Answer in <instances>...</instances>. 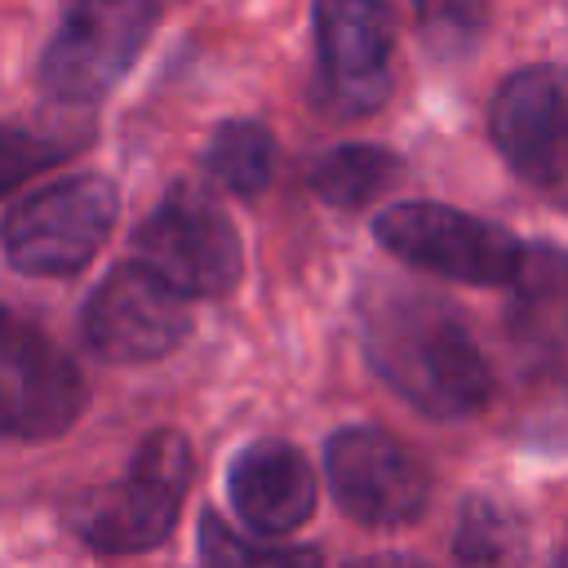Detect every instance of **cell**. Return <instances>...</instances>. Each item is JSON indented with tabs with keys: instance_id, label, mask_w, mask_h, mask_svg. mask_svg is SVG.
Masks as SVG:
<instances>
[{
	"instance_id": "1",
	"label": "cell",
	"mask_w": 568,
	"mask_h": 568,
	"mask_svg": "<svg viewBox=\"0 0 568 568\" xmlns=\"http://www.w3.org/2000/svg\"><path fill=\"white\" fill-rule=\"evenodd\" d=\"M359 333L373 368L430 417H466L493 395L488 359L439 297L390 288L364 302Z\"/></svg>"
},
{
	"instance_id": "2",
	"label": "cell",
	"mask_w": 568,
	"mask_h": 568,
	"mask_svg": "<svg viewBox=\"0 0 568 568\" xmlns=\"http://www.w3.org/2000/svg\"><path fill=\"white\" fill-rule=\"evenodd\" d=\"M191 484V444L178 430H155L129 462V475L111 488H93L71 510V528L111 555L160 546L182 510Z\"/></svg>"
},
{
	"instance_id": "3",
	"label": "cell",
	"mask_w": 568,
	"mask_h": 568,
	"mask_svg": "<svg viewBox=\"0 0 568 568\" xmlns=\"http://www.w3.org/2000/svg\"><path fill=\"white\" fill-rule=\"evenodd\" d=\"M155 0H58V31L40 58V84L62 106L98 102L151 36Z\"/></svg>"
},
{
	"instance_id": "4",
	"label": "cell",
	"mask_w": 568,
	"mask_h": 568,
	"mask_svg": "<svg viewBox=\"0 0 568 568\" xmlns=\"http://www.w3.org/2000/svg\"><path fill=\"white\" fill-rule=\"evenodd\" d=\"M115 226V186L98 173L62 178L4 217V253L27 275H71L80 271Z\"/></svg>"
},
{
	"instance_id": "5",
	"label": "cell",
	"mask_w": 568,
	"mask_h": 568,
	"mask_svg": "<svg viewBox=\"0 0 568 568\" xmlns=\"http://www.w3.org/2000/svg\"><path fill=\"white\" fill-rule=\"evenodd\" d=\"M133 253L182 297H222L240 280V235L231 217L195 186H173L138 226Z\"/></svg>"
},
{
	"instance_id": "6",
	"label": "cell",
	"mask_w": 568,
	"mask_h": 568,
	"mask_svg": "<svg viewBox=\"0 0 568 568\" xmlns=\"http://www.w3.org/2000/svg\"><path fill=\"white\" fill-rule=\"evenodd\" d=\"M377 244L462 284H510L524 253L510 231L448 204H390L377 217Z\"/></svg>"
},
{
	"instance_id": "7",
	"label": "cell",
	"mask_w": 568,
	"mask_h": 568,
	"mask_svg": "<svg viewBox=\"0 0 568 568\" xmlns=\"http://www.w3.org/2000/svg\"><path fill=\"white\" fill-rule=\"evenodd\" d=\"M84 408V377L31 320L0 306V435L49 439Z\"/></svg>"
},
{
	"instance_id": "8",
	"label": "cell",
	"mask_w": 568,
	"mask_h": 568,
	"mask_svg": "<svg viewBox=\"0 0 568 568\" xmlns=\"http://www.w3.org/2000/svg\"><path fill=\"white\" fill-rule=\"evenodd\" d=\"M191 328V306L142 262L115 266L84 306V342L111 364L169 355Z\"/></svg>"
},
{
	"instance_id": "9",
	"label": "cell",
	"mask_w": 568,
	"mask_h": 568,
	"mask_svg": "<svg viewBox=\"0 0 568 568\" xmlns=\"http://www.w3.org/2000/svg\"><path fill=\"white\" fill-rule=\"evenodd\" d=\"M390 13L382 0H315L320 98L337 115H364L390 93Z\"/></svg>"
},
{
	"instance_id": "10",
	"label": "cell",
	"mask_w": 568,
	"mask_h": 568,
	"mask_svg": "<svg viewBox=\"0 0 568 568\" xmlns=\"http://www.w3.org/2000/svg\"><path fill=\"white\" fill-rule=\"evenodd\" d=\"M324 470H328L337 506L351 519L373 524V528H395V524L417 519L430 493V479L413 462V453L373 426L337 430L324 448Z\"/></svg>"
},
{
	"instance_id": "11",
	"label": "cell",
	"mask_w": 568,
	"mask_h": 568,
	"mask_svg": "<svg viewBox=\"0 0 568 568\" xmlns=\"http://www.w3.org/2000/svg\"><path fill=\"white\" fill-rule=\"evenodd\" d=\"M488 129L519 178L559 182L568 173V67H524L501 80Z\"/></svg>"
},
{
	"instance_id": "12",
	"label": "cell",
	"mask_w": 568,
	"mask_h": 568,
	"mask_svg": "<svg viewBox=\"0 0 568 568\" xmlns=\"http://www.w3.org/2000/svg\"><path fill=\"white\" fill-rule=\"evenodd\" d=\"M226 493L248 528L288 532L306 524V515L315 510V470L293 444L262 439V444H248L231 462Z\"/></svg>"
},
{
	"instance_id": "13",
	"label": "cell",
	"mask_w": 568,
	"mask_h": 568,
	"mask_svg": "<svg viewBox=\"0 0 568 568\" xmlns=\"http://www.w3.org/2000/svg\"><path fill=\"white\" fill-rule=\"evenodd\" d=\"M510 333L532 351L568 346V253L532 244L510 275Z\"/></svg>"
},
{
	"instance_id": "14",
	"label": "cell",
	"mask_w": 568,
	"mask_h": 568,
	"mask_svg": "<svg viewBox=\"0 0 568 568\" xmlns=\"http://www.w3.org/2000/svg\"><path fill=\"white\" fill-rule=\"evenodd\" d=\"M453 555L462 568H524L528 559L524 519L497 497H466L457 510Z\"/></svg>"
},
{
	"instance_id": "15",
	"label": "cell",
	"mask_w": 568,
	"mask_h": 568,
	"mask_svg": "<svg viewBox=\"0 0 568 568\" xmlns=\"http://www.w3.org/2000/svg\"><path fill=\"white\" fill-rule=\"evenodd\" d=\"M89 129H75L53 115H31V120H4L0 124V195H9L18 182L31 173L58 164L75 146H84Z\"/></svg>"
},
{
	"instance_id": "16",
	"label": "cell",
	"mask_w": 568,
	"mask_h": 568,
	"mask_svg": "<svg viewBox=\"0 0 568 568\" xmlns=\"http://www.w3.org/2000/svg\"><path fill=\"white\" fill-rule=\"evenodd\" d=\"M395 178H399V155H390L382 146H337V151L320 155L311 169V186L337 209L368 204Z\"/></svg>"
},
{
	"instance_id": "17",
	"label": "cell",
	"mask_w": 568,
	"mask_h": 568,
	"mask_svg": "<svg viewBox=\"0 0 568 568\" xmlns=\"http://www.w3.org/2000/svg\"><path fill=\"white\" fill-rule=\"evenodd\" d=\"M204 164L226 191L257 195L271 182V169H275V138L257 120H226L213 133V142L204 151Z\"/></svg>"
},
{
	"instance_id": "18",
	"label": "cell",
	"mask_w": 568,
	"mask_h": 568,
	"mask_svg": "<svg viewBox=\"0 0 568 568\" xmlns=\"http://www.w3.org/2000/svg\"><path fill=\"white\" fill-rule=\"evenodd\" d=\"M200 555L209 568H324L311 546H280L235 532L226 519L204 515L200 519Z\"/></svg>"
},
{
	"instance_id": "19",
	"label": "cell",
	"mask_w": 568,
	"mask_h": 568,
	"mask_svg": "<svg viewBox=\"0 0 568 568\" xmlns=\"http://www.w3.org/2000/svg\"><path fill=\"white\" fill-rule=\"evenodd\" d=\"M413 4L422 36L439 53H466L488 18V0H413Z\"/></svg>"
},
{
	"instance_id": "20",
	"label": "cell",
	"mask_w": 568,
	"mask_h": 568,
	"mask_svg": "<svg viewBox=\"0 0 568 568\" xmlns=\"http://www.w3.org/2000/svg\"><path fill=\"white\" fill-rule=\"evenodd\" d=\"M351 568H417L413 559H399V555H373V559H359Z\"/></svg>"
}]
</instances>
